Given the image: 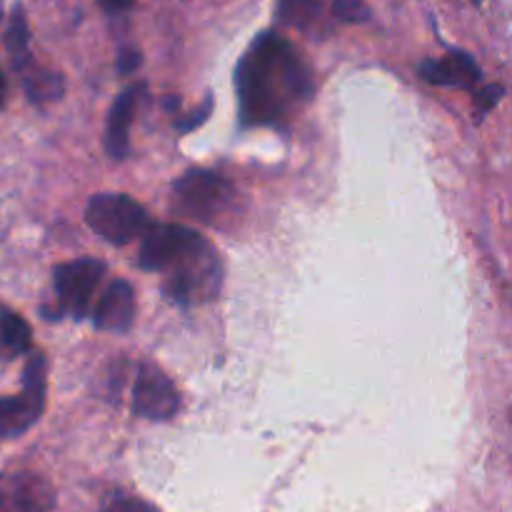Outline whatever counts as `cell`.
<instances>
[{
	"label": "cell",
	"instance_id": "obj_1",
	"mask_svg": "<svg viewBox=\"0 0 512 512\" xmlns=\"http://www.w3.org/2000/svg\"><path fill=\"white\" fill-rule=\"evenodd\" d=\"M235 88L243 125H280L313 95V75L283 35L263 33L238 63Z\"/></svg>",
	"mask_w": 512,
	"mask_h": 512
},
{
	"label": "cell",
	"instance_id": "obj_2",
	"mask_svg": "<svg viewBox=\"0 0 512 512\" xmlns=\"http://www.w3.org/2000/svg\"><path fill=\"white\" fill-rule=\"evenodd\" d=\"M160 273H163L165 295L185 308L215 300L223 285V265L218 253L195 230H190L188 238L180 243Z\"/></svg>",
	"mask_w": 512,
	"mask_h": 512
},
{
	"label": "cell",
	"instance_id": "obj_3",
	"mask_svg": "<svg viewBox=\"0 0 512 512\" xmlns=\"http://www.w3.org/2000/svg\"><path fill=\"white\" fill-rule=\"evenodd\" d=\"M85 223L110 245H128L150 228L143 205L123 193H98L85 205Z\"/></svg>",
	"mask_w": 512,
	"mask_h": 512
},
{
	"label": "cell",
	"instance_id": "obj_4",
	"mask_svg": "<svg viewBox=\"0 0 512 512\" xmlns=\"http://www.w3.org/2000/svg\"><path fill=\"white\" fill-rule=\"evenodd\" d=\"M48 388V360L43 353H30L23 368V393L0 398V440L20 438L33 428L45 408Z\"/></svg>",
	"mask_w": 512,
	"mask_h": 512
},
{
	"label": "cell",
	"instance_id": "obj_5",
	"mask_svg": "<svg viewBox=\"0 0 512 512\" xmlns=\"http://www.w3.org/2000/svg\"><path fill=\"white\" fill-rule=\"evenodd\" d=\"M173 195L180 213L203 223H213L233 203V185L223 175L193 168L175 180Z\"/></svg>",
	"mask_w": 512,
	"mask_h": 512
},
{
	"label": "cell",
	"instance_id": "obj_6",
	"mask_svg": "<svg viewBox=\"0 0 512 512\" xmlns=\"http://www.w3.org/2000/svg\"><path fill=\"white\" fill-rule=\"evenodd\" d=\"M103 275L105 265L93 258H78L58 265L53 270L55 293H58L55 318H60V315H70L75 320L85 318L90 310V298H93L95 288L103 280Z\"/></svg>",
	"mask_w": 512,
	"mask_h": 512
},
{
	"label": "cell",
	"instance_id": "obj_7",
	"mask_svg": "<svg viewBox=\"0 0 512 512\" xmlns=\"http://www.w3.org/2000/svg\"><path fill=\"white\" fill-rule=\"evenodd\" d=\"M130 408L140 418L163 423V420H173L178 415L180 393L158 365L140 363L135 365L133 385H130Z\"/></svg>",
	"mask_w": 512,
	"mask_h": 512
},
{
	"label": "cell",
	"instance_id": "obj_8",
	"mask_svg": "<svg viewBox=\"0 0 512 512\" xmlns=\"http://www.w3.org/2000/svg\"><path fill=\"white\" fill-rule=\"evenodd\" d=\"M55 493L50 483L33 473L0 475V512H50Z\"/></svg>",
	"mask_w": 512,
	"mask_h": 512
},
{
	"label": "cell",
	"instance_id": "obj_9",
	"mask_svg": "<svg viewBox=\"0 0 512 512\" xmlns=\"http://www.w3.org/2000/svg\"><path fill=\"white\" fill-rule=\"evenodd\" d=\"M145 93V83H133L115 98L110 105L108 123H105V153L113 160H125L130 153V125H133L135 110Z\"/></svg>",
	"mask_w": 512,
	"mask_h": 512
},
{
	"label": "cell",
	"instance_id": "obj_10",
	"mask_svg": "<svg viewBox=\"0 0 512 512\" xmlns=\"http://www.w3.org/2000/svg\"><path fill=\"white\" fill-rule=\"evenodd\" d=\"M135 318V290L128 280H113L93 310V325L108 333H128Z\"/></svg>",
	"mask_w": 512,
	"mask_h": 512
},
{
	"label": "cell",
	"instance_id": "obj_11",
	"mask_svg": "<svg viewBox=\"0 0 512 512\" xmlns=\"http://www.w3.org/2000/svg\"><path fill=\"white\" fill-rule=\"evenodd\" d=\"M423 80L433 85H445V88H463L473 90L480 80V68L465 50H450L440 60H425L420 65Z\"/></svg>",
	"mask_w": 512,
	"mask_h": 512
},
{
	"label": "cell",
	"instance_id": "obj_12",
	"mask_svg": "<svg viewBox=\"0 0 512 512\" xmlns=\"http://www.w3.org/2000/svg\"><path fill=\"white\" fill-rule=\"evenodd\" d=\"M30 345H33L30 325L13 310L0 308V358L30 353Z\"/></svg>",
	"mask_w": 512,
	"mask_h": 512
},
{
	"label": "cell",
	"instance_id": "obj_13",
	"mask_svg": "<svg viewBox=\"0 0 512 512\" xmlns=\"http://www.w3.org/2000/svg\"><path fill=\"white\" fill-rule=\"evenodd\" d=\"M5 48H8L10 65L13 70L23 73L30 65V30H28V18H25V10L13 8L8 20V28H5Z\"/></svg>",
	"mask_w": 512,
	"mask_h": 512
},
{
	"label": "cell",
	"instance_id": "obj_14",
	"mask_svg": "<svg viewBox=\"0 0 512 512\" xmlns=\"http://www.w3.org/2000/svg\"><path fill=\"white\" fill-rule=\"evenodd\" d=\"M23 88L25 95H28L33 103L43 105V103H53L63 95V78L53 70H25L23 75Z\"/></svg>",
	"mask_w": 512,
	"mask_h": 512
},
{
	"label": "cell",
	"instance_id": "obj_15",
	"mask_svg": "<svg viewBox=\"0 0 512 512\" xmlns=\"http://www.w3.org/2000/svg\"><path fill=\"white\" fill-rule=\"evenodd\" d=\"M323 0H280V20L295 28H308L320 15Z\"/></svg>",
	"mask_w": 512,
	"mask_h": 512
},
{
	"label": "cell",
	"instance_id": "obj_16",
	"mask_svg": "<svg viewBox=\"0 0 512 512\" xmlns=\"http://www.w3.org/2000/svg\"><path fill=\"white\" fill-rule=\"evenodd\" d=\"M333 15L343 23H365L370 18V8L365 0H333Z\"/></svg>",
	"mask_w": 512,
	"mask_h": 512
},
{
	"label": "cell",
	"instance_id": "obj_17",
	"mask_svg": "<svg viewBox=\"0 0 512 512\" xmlns=\"http://www.w3.org/2000/svg\"><path fill=\"white\" fill-rule=\"evenodd\" d=\"M503 95H505L503 85H488V88H483L480 93H475V113H478V118L488 115L490 110L503 100Z\"/></svg>",
	"mask_w": 512,
	"mask_h": 512
},
{
	"label": "cell",
	"instance_id": "obj_18",
	"mask_svg": "<svg viewBox=\"0 0 512 512\" xmlns=\"http://www.w3.org/2000/svg\"><path fill=\"white\" fill-rule=\"evenodd\" d=\"M108 512H160L155 505L145 503V500L133 498V495H123V498H115L108 505Z\"/></svg>",
	"mask_w": 512,
	"mask_h": 512
},
{
	"label": "cell",
	"instance_id": "obj_19",
	"mask_svg": "<svg viewBox=\"0 0 512 512\" xmlns=\"http://www.w3.org/2000/svg\"><path fill=\"white\" fill-rule=\"evenodd\" d=\"M210 110H213V98H210V95H208V98L203 100V105H200V108L195 110V113H190V118L178 120V123H175V128H178L180 133H188V130L198 128V125H203L205 120H208Z\"/></svg>",
	"mask_w": 512,
	"mask_h": 512
},
{
	"label": "cell",
	"instance_id": "obj_20",
	"mask_svg": "<svg viewBox=\"0 0 512 512\" xmlns=\"http://www.w3.org/2000/svg\"><path fill=\"white\" fill-rule=\"evenodd\" d=\"M140 68V50L128 45V48L118 50V70L123 75H133Z\"/></svg>",
	"mask_w": 512,
	"mask_h": 512
},
{
	"label": "cell",
	"instance_id": "obj_21",
	"mask_svg": "<svg viewBox=\"0 0 512 512\" xmlns=\"http://www.w3.org/2000/svg\"><path fill=\"white\" fill-rule=\"evenodd\" d=\"M100 5H103V10H108V13H125V10L133 5V0H100Z\"/></svg>",
	"mask_w": 512,
	"mask_h": 512
},
{
	"label": "cell",
	"instance_id": "obj_22",
	"mask_svg": "<svg viewBox=\"0 0 512 512\" xmlns=\"http://www.w3.org/2000/svg\"><path fill=\"white\" fill-rule=\"evenodd\" d=\"M5 98H8V80H5L3 70H0V108L5 105Z\"/></svg>",
	"mask_w": 512,
	"mask_h": 512
}]
</instances>
